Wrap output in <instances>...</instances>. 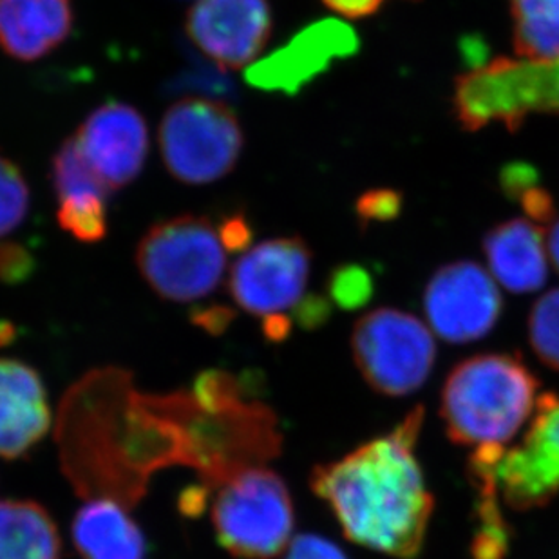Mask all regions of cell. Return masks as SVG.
I'll return each instance as SVG.
<instances>
[{
	"instance_id": "6da1fadb",
	"label": "cell",
	"mask_w": 559,
	"mask_h": 559,
	"mask_svg": "<svg viewBox=\"0 0 559 559\" xmlns=\"http://www.w3.org/2000/svg\"><path fill=\"white\" fill-rule=\"evenodd\" d=\"M424 412L418 407L390 435L311 471V491L326 501L346 538L393 558H417L433 514L415 459Z\"/></svg>"
},
{
	"instance_id": "7a4b0ae2",
	"label": "cell",
	"mask_w": 559,
	"mask_h": 559,
	"mask_svg": "<svg viewBox=\"0 0 559 559\" xmlns=\"http://www.w3.org/2000/svg\"><path fill=\"white\" fill-rule=\"evenodd\" d=\"M538 380L522 360L506 354L460 362L442 391L440 415L459 445L503 448L536 412Z\"/></svg>"
},
{
	"instance_id": "3957f363",
	"label": "cell",
	"mask_w": 559,
	"mask_h": 559,
	"mask_svg": "<svg viewBox=\"0 0 559 559\" xmlns=\"http://www.w3.org/2000/svg\"><path fill=\"white\" fill-rule=\"evenodd\" d=\"M453 112L465 131L522 129L531 115H559V60L497 57L454 80Z\"/></svg>"
},
{
	"instance_id": "277c9868",
	"label": "cell",
	"mask_w": 559,
	"mask_h": 559,
	"mask_svg": "<svg viewBox=\"0 0 559 559\" xmlns=\"http://www.w3.org/2000/svg\"><path fill=\"white\" fill-rule=\"evenodd\" d=\"M136 266L165 301L194 302L222 283L227 255L212 219L194 214L154 223L136 249Z\"/></svg>"
},
{
	"instance_id": "5b68a950",
	"label": "cell",
	"mask_w": 559,
	"mask_h": 559,
	"mask_svg": "<svg viewBox=\"0 0 559 559\" xmlns=\"http://www.w3.org/2000/svg\"><path fill=\"white\" fill-rule=\"evenodd\" d=\"M217 544L238 559H274L290 547L296 512L285 480L247 467L223 481L212 506Z\"/></svg>"
},
{
	"instance_id": "8992f818",
	"label": "cell",
	"mask_w": 559,
	"mask_h": 559,
	"mask_svg": "<svg viewBox=\"0 0 559 559\" xmlns=\"http://www.w3.org/2000/svg\"><path fill=\"white\" fill-rule=\"evenodd\" d=\"M158 140L165 167L187 186H209L230 175L245 145L233 107L203 96L175 102L162 118Z\"/></svg>"
},
{
	"instance_id": "52a82bcc",
	"label": "cell",
	"mask_w": 559,
	"mask_h": 559,
	"mask_svg": "<svg viewBox=\"0 0 559 559\" xmlns=\"http://www.w3.org/2000/svg\"><path fill=\"white\" fill-rule=\"evenodd\" d=\"M352 354L374 391L404 396L428 380L437 344L418 317L396 308H377L355 322Z\"/></svg>"
},
{
	"instance_id": "ba28073f",
	"label": "cell",
	"mask_w": 559,
	"mask_h": 559,
	"mask_svg": "<svg viewBox=\"0 0 559 559\" xmlns=\"http://www.w3.org/2000/svg\"><path fill=\"white\" fill-rule=\"evenodd\" d=\"M311 250L301 238L255 245L233 264L228 294L250 316H285L302 301L310 280Z\"/></svg>"
},
{
	"instance_id": "9c48e42d",
	"label": "cell",
	"mask_w": 559,
	"mask_h": 559,
	"mask_svg": "<svg viewBox=\"0 0 559 559\" xmlns=\"http://www.w3.org/2000/svg\"><path fill=\"white\" fill-rule=\"evenodd\" d=\"M503 301L497 281L475 261H454L435 272L424 290V311L438 337L475 343L497 326Z\"/></svg>"
},
{
	"instance_id": "30bf717a",
	"label": "cell",
	"mask_w": 559,
	"mask_h": 559,
	"mask_svg": "<svg viewBox=\"0 0 559 559\" xmlns=\"http://www.w3.org/2000/svg\"><path fill=\"white\" fill-rule=\"evenodd\" d=\"M495 481L507 506L528 511L559 495V399L544 395L533 423L518 448L501 454Z\"/></svg>"
},
{
	"instance_id": "8fae6325",
	"label": "cell",
	"mask_w": 559,
	"mask_h": 559,
	"mask_svg": "<svg viewBox=\"0 0 559 559\" xmlns=\"http://www.w3.org/2000/svg\"><path fill=\"white\" fill-rule=\"evenodd\" d=\"M360 48L354 27L337 19H322L302 27L283 48L255 60L245 71L253 90L297 95L313 80L326 73L338 60L354 57Z\"/></svg>"
},
{
	"instance_id": "7c38bea8",
	"label": "cell",
	"mask_w": 559,
	"mask_h": 559,
	"mask_svg": "<svg viewBox=\"0 0 559 559\" xmlns=\"http://www.w3.org/2000/svg\"><path fill=\"white\" fill-rule=\"evenodd\" d=\"M272 27L269 0H198L186 19L190 43L222 69L252 66Z\"/></svg>"
},
{
	"instance_id": "4fadbf2b",
	"label": "cell",
	"mask_w": 559,
	"mask_h": 559,
	"mask_svg": "<svg viewBox=\"0 0 559 559\" xmlns=\"http://www.w3.org/2000/svg\"><path fill=\"white\" fill-rule=\"evenodd\" d=\"M74 138L109 192L136 180L147 159V123L142 112L123 102L96 107Z\"/></svg>"
},
{
	"instance_id": "5bb4252c",
	"label": "cell",
	"mask_w": 559,
	"mask_h": 559,
	"mask_svg": "<svg viewBox=\"0 0 559 559\" xmlns=\"http://www.w3.org/2000/svg\"><path fill=\"white\" fill-rule=\"evenodd\" d=\"M51 428L46 385L35 368L0 359V459H24Z\"/></svg>"
},
{
	"instance_id": "9a60e30c",
	"label": "cell",
	"mask_w": 559,
	"mask_h": 559,
	"mask_svg": "<svg viewBox=\"0 0 559 559\" xmlns=\"http://www.w3.org/2000/svg\"><path fill=\"white\" fill-rule=\"evenodd\" d=\"M73 22V0H0V49L35 62L68 40Z\"/></svg>"
},
{
	"instance_id": "2e32d148",
	"label": "cell",
	"mask_w": 559,
	"mask_h": 559,
	"mask_svg": "<svg viewBox=\"0 0 559 559\" xmlns=\"http://www.w3.org/2000/svg\"><path fill=\"white\" fill-rule=\"evenodd\" d=\"M547 250L542 227L523 217L500 223L484 238L492 277L512 294L544 288L549 277Z\"/></svg>"
},
{
	"instance_id": "e0dca14e",
	"label": "cell",
	"mask_w": 559,
	"mask_h": 559,
	"mask_svg": "<svg viewBox=\"0 0 559 559\" xmlns=\"http://www.w3.org/2000/svg\"><path fill=\"white\" fill-rule=\"evenodd\" d=\"M111 498L80 507L71 536L82 559H147V539L126 509Z\"/></svg>"
},
{
	"instance_id": "ac0fdd59",
	"label": "cell",
	"mask_w": 559,
	"mask_h": 559,
	"mask_svg": "<svg viewBox=\"0 0 559 559\" xmlns=\"http://www.w3.org/2000/svg\"><path fill=\"white\" fill-rule=\"evenodd\" d=\"M62 539L46 507L0 500V559H60Z\"/></svg>"
},
{
	"instance_id": "d6986e66",
	"label": "cell",
	"mask_w": 559,
	"mask_h": 559,
	"mask_svg": "<svg viewBox=\"0 0 559 559\" xmlns=\"http://www.w3.org/2000/svg\"><path fill=\"white\" fill-rule=\"evenodd\" d=\"M518 59L559 60V0H509Z\"/></svg>"
},
{
	"instance_id": "ffe728a7",
	"label": "cell",
	"mask_w": 559,
	"mask_h": 559,
	"mask_svg": "<svg viewBox=\"0 0 559 559\" xmlns=\"http://www.w3.org/2000/svg\"><path fill=\"white\" fill-rule=\"evenodd\" d=\"M51 181L59 201L85 194H109L80 148L76 138L71 136L60 145L51 162Z\"/></svg>"
},
{
	"instance_id": "44dd1931",
	"label": "cell",
	"mask_w": 559,
	"mask_h": 559,
	"mask_svg": "<svg viewBox=\"0 0 559 559\" xmlns=\"http://www.w3.org/2000/svg\"><path fill=\"white\" fill-rule=\"evenodd\" d=\"M500 186L507 198L516 201L533 222L549 223L556 216L555 198L539 183L533 165L514 162L501 170Z\"/></svg>"
},
{
	"instance_id": "7402d4cb",
	"label": "cell",
	"mask_w": 559,
	"mask_h": 559,
	"mask_svg": "<svg viewBox=\"0 0 559 559\" xmlns=\"http://www.w3.org/2000/svg\"><path fill=\"white\" fill-rule=\"evenodd\" d=\"M107 195L85 194L59 203L57 222L80 243H100L107 236Z\"/></svg>"
},
{
	"instance_id": "603a6c76",
	"label": "cell",
	"mask_w": 559,
	"mask_h": 559,
	"mask_svg": "<svg viewBox=\"0 0 559 559\" xmlns=\"http://www.w3.org/2000/svg\"><path fill=\"white\" fill-rule=\"evenodd\" d=\"M528 341L538 359L559 371V288L539 297L531 310Z\"/></svg>"
},
{
	"instance_id": "cb8c5ba5",
	"label": "cell",
	"mask_w": 559,
	"mask_h": 559,
	"mask_svg": "<svg viewBox=\"0 0 559 559\" xmlns=\"http://www.w3.org/2000/svg\"><path fill=\"white\" fill-rule=\"evenodd\" d=\"M29 211V187L21 167L0 156V238L13 233Z\"/></svg>"
},
{
	"instance_id": "d4e9b609",
	"label": "cell",
	"mask_w": 559,
	"mask_h": 559,
	"mask_svg": "<svg viewBox=\"0 0 559 559\" xmlns=\"http://www.w3.org/2000/svg\"><path fill=\"white\" fill-rule=\"evenodd\" d=\"M330 301L338 307L354 310L365 305L373 294V280L359 264H343L328 277Z\"/></svg>"
},
{
	"instance_id": "484cf974",
	"label": "cell",
	"mask_w": 559,
	"mask_h": 559,
	"mask_svg": "<svg viewBox=\"0 0 559 559\" xmlns=\"http://www.w3.org/2000/svg\"><path fill=\"white\" fill-rule=\"evenodd\" d=\"M357 216L362 225L371 222H390L402 211V195L393 189L368 190L357 201Z\"/></svg>"
},
{
	"instance_id": "4316f807",
	"label": "cell",
	"mask_w": 559,
	"mask_h": 559,
	"mask_svg": "<svg viewBox=\"0 0 559 559\" xmlns=\"http://www.w3.org/2000/svg\"><path fill=\"white\" fill-rule=\"evenodd\" d=\"M37 270V259L21 243H0V283H26Z\"/></svg>"
},
{
	"instance_id": "83f0119b",
	"label": "cell",
	"mask_w": 559,
	"mask_h": 559,
	"mask_svg": "<svg viewBox=\"0 0 559 559\" xmlns=\"http://www.w3.org/2000/svg\"><path fill=\"white\" fill-rule=\"evenodd\" d=\"M285 559H348V556L324 536L301 534L292 539Z\"/></svg>"
},
{
	"instance_id": "f1b7e54d",
	"label": "cell",
	"mask_w": 559,
	"mask_h": 559,
	"mask_svg": "<svg viewBox=\"0 0 559 559\" xmlns=\"http://www.w3.org/2000/svg\"><path fill=\"white\" fill-rule=\"evenodd\" d=\"M217 234L227 252H247L253 241V228L245 214H233L217 225Z\"/></svg>"
},
{
	"instance_id": "f546056e",
	"label": "cell",
	"mask_w": 559,
	"mask_h": 559,
	"mask_svg": "<svg viewBox=\"0 0 559 559\" xmlns=\"http://www.w3.org/2000/svg\"><path fill=\"white\" fill-rule=\"evenodd\" d=\"M190 319L194 322L195 326L205 330L209 333H222L230 326L234 319V311L223 305H211V307H198L192 313Z\"/></svg>"
},
{
	"instance_id": "4dcf8cb0",
	"label": "cell",
	"mask_w": 559,
	"mask_h": 559,
	"mask_svg": "<svg viewBox=\"0 0 559 559\" xmlns=\"http://www.w3.org/2000/svg\"><path fill=\"white\" fill-rule=\"evenodd\" d=\"M330 302L321 296L302 297V301L294 308V316L301 326L313 330L330 317Z\"/></svg>"
},
{
	"instance_id": "1f68e13d",
	"label": "cell",
	"mask_w": 559,
	"mask_h": 559,
	"mask_svg": "<svg viewBox=\"0 0 559 559\" xmlns=\"http://www.w3.org/2000/svg\"><path fill=\"white\" fill-rule=\"evenodd\" d=\"M328 10L346 19H366L377 13L388 0H322Z\"/></svg>"
},
{
	"instance_id": "d6a6232c",
	"label": "cell",
	"mask_w": 559,
	"mask_h": 559,
	"mask_svg": "<svg viewBox=\"0 0 559 559\" xmlns=\"http://www.w3.org/2000/svg\"><path fill=\"white\" fill-rule=\"evenodd\" d=\"M263 332L270 341H283L290 332V321L286 316L266 317L263 319Z\"/></svg>"
},
{
	"instance_id": "836d02e7",
	"label": "cell",
	"mask_w": 559,
	"mask_h": 559,
	"mask_svg": "<svg viewBox=\"0 0 559 559\" xmlns=\"http://www.w3.org/2000/svg\"><path fill=\"white\" fill-rule=\"evenodd\" d=\"M547 249H549L550 259L559 272V219H556L549 236H547Z\"/></svg>"
},
{
	"instance_id": "e575fe53",
	"label": "cell",
	"mask_w": 559,
	"mask_h": 559,
	"mask_svg": "<svg viewBox=\"0 0 559 559\" xmlns=\"http://www.w3.org/2000/svg\"><path fill=\"white\" fill-rule=\"evenodd\" d=\"M15 337V328L10 322L0 321V346L8 344Z\"/></svg>"
}]
</instances>
